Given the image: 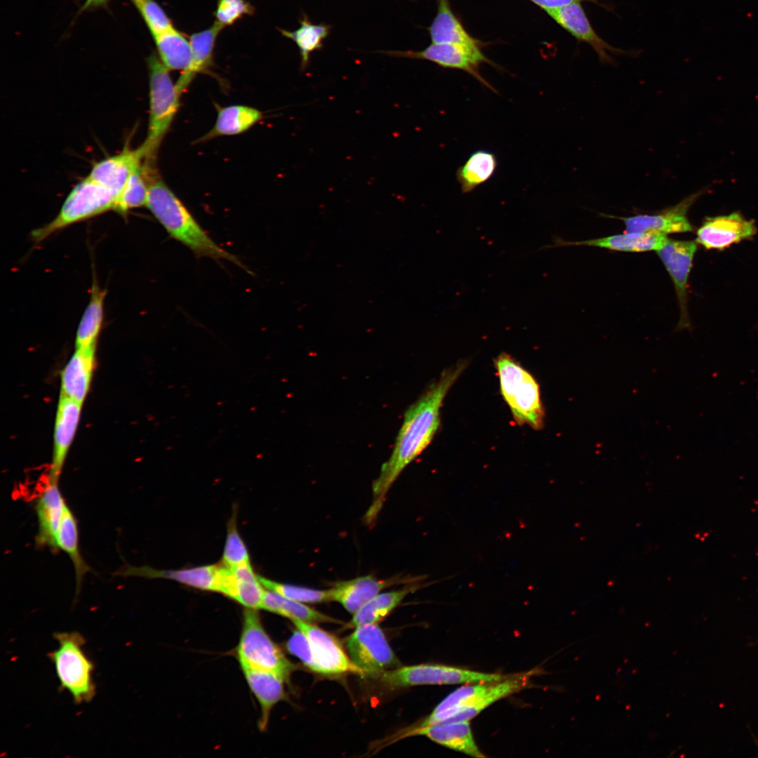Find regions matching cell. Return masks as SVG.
Masks as SVG:
<instances>
[{
    "mask_svg": "<svg viewBox=\"0 0 758 758\" xmlns=\"http://www.w3.org/2000/svg\"><path fill=\"white\" fill-rule=\"evenodd\" d=\"M510 674L486 673L440 664H420L383 672L377 677L391 688L496 681Z\"/></svg>",
    "mask_w": 758,
    "mask_h": 758,
    "instance_id": "cell-8",
    "label": "cell"
},
{
    "mask_svg": "<svg viewBox=\"0 0 758 758\" xmlns=\"http://www.w3.org/2000/svg\"><path fill=\"white\" fill-rule=\"evenodd\" d=\"M145 175L148 182L146 206L171 238L198 257L226 260L250 272L237 256L220 247L208 236L182 201L159 176L157 169L145 172Z\"/></svg>",
    "mask_w": 758,
    "mask_h": 758,
    "instance_id": "cell-2",
    "label": "cell"
},
{
    "mask_svg": "<svg viewBox=\"0 0 758 758\" xmlns=\"http://www.w3.org/2000/svg\"><path fill=\"white\" fill-rule=\"evenodd\" d=\"M418 588V584H413L406 585L400 590L379 593L354 613L347 626L355 628L365 624H377L394 609L409 593Z\"/></svg>",
    "mask_w": 758,
    "mask_h": 758,
    "instance_id": "cell-31",
    "label": "cell"
},
{
    "mask_svg": "<svg viewBox=\"0 0 758 758\" xmlns=\"http://www.w3.org/2000/svg\"><path fill=\"white\" fill-rule=\"evenodd\" d=\"M159 58L168 70H187L192 62L190 41L175 28L154 37Z\"/></svg>",
    "mask_w": 758,
    "mask_h": 758,
    "instance_id": "cell-30",
    "label": "cell"
},
{
    "mask_svg": "<svg viewBox=\"0 0 758 758\" xmlns=\"http://www.w3.org/2000/svg\"><path fill=\"white\" fill-rule=\"evenodd\" d=\"M117 198L111 190L87 176L69 192L56 217L32 230L31 238L40 243L60 230L114 210Z\"/></svg>",
    "mask_w": 758,
    "mask_h": 758,
    "instance_id": "cell-5",
    "label": "cell"
},
{
    "mask_svg": "<svg viewBox=\"0 0 758 758\" xmlns=\"http://www.w3.org/2000/svg\"><path fill=\"white\" fill-rule=\"evenodd\" d=\"M697 249L696 241L673 240L668 238L665 244L657 251L674 284L680 314L678 329L690 328L691 325L688 310L687 288L689 277Z\"/></svg>",
    "mask_w": 758,
    "mask_h": 758,
    "instance_id": "cell-11",
    "label": "cell"
},
{
    "mask_svg": "<svg viewBox=\"0 0 758 758\" xmlns=\"http://www.w3.org/2000/svg\"><path fill=\"white\" fill-rule=\"evenodd\" d=\"M147 65L149 116L147 136L140 147L144 155L143 164L155 167L159 149L179 109L180 95L168 69L157 55H149Z\"/></svg>",
    "mask_w": 758,
    "mask_h": 758,
    "instance_id": "cell-3",
    "label": "cell"
},
{
    "mask_svg": "<svg viewBox=\"0 0 758 758\" xmlns=\"http://www.w3.org/2000/svg\"><path fill=\"white\" fill-rule=\"evenodd\" d=\"M291 620L307 638L321 674L333 676L353 673L365 675L347 656L333 635L313 623L300 619Z\"/></svg>",
    "mask_w": 758,
    "mask_h": 758,
    "instance_id": "cell-12",
    "label": "cell"
},
{
    "mask_svg": "<svg viewBox=\"0 0 758 758\" xmlns=\"http://www.w3.org/2000/svg\"><path fill=\"white\" fill-rule=\"evenodd\" d=\"M222 561L229 567L250 563L249 553L237 528L234 516L229 523Z\"/></svg>",
    "mask_w": 758,
    "mask_h": 758,
    "instance_id": "cell-38",
    "label": "cell"
},
{
    "mask_svg": "<svg viewBox=\"0 0 758 758\" xmlns=\"http://www.w3.org/2000/svg\"><path fill=\"white\" fill-rule=\"evenodd\" d=\"M757 232L753 220L734 212L706 218L696 231V242L707 250L724 251L733 244L752 239Z\"/></svg>",
    "mask_w": 758,
    "mask_h": 758,
    "instance_id": "cell-13",
    "label": "cell"
},
{
    "mask_svg": "<svg viewBox=\"0 0 758 758\" xmlns=\"http://www.w3.org/2000/svg\"><path fill=\"white\" fill-rule=\"evenodd\" d=\"M81 404L60 394L54 430L52 463L48 477L58 481L79 420Z\"/></svg>",
    "mask_w": 758,
    "mask_h": 758,
    "instance_id": "cell-19",
    "label": "cell"
},
{
    "mask_svg": "<svg viewBox=\"0 0 758 758\" xmlns=\"http://www.w3.org/2000/svg\"><path fill=\"white\" fill-rule=\"evenodd\" d=\"M154 37L173 29L171 19L154 0H133Z\"/></svg>",
    "mask_w": 758,
    "mask_h": 758,
    "instance_id": "cell-39",
    "label": "cell"
},
{
    "mask_svg": "<svg viewBox=\"0 0 758 758\" xmlns=\"http://www.w3.org/2000/svg\"><path fill=\"white\" fill-rule=\"evenodd\" d=\"M494 364L501 394L515 422L540 430L544 425L545 412L536 379L507 353L500 354Z\"/></svg>",
    "mask_w": 758,
    "mask_h": 758,
    "instance_id": "cell-4",
    "label": "cell"
},
{
    "mask_svg": "<svg viewBox=\"0 0 758 758\" xmlns=\"http://www.w3.org/2000/svg\"><path fill=\"white\" fill-rule=\"evenodd\" d=\"M107 291L99 286L93 276L89 302L79 324L76 348L96 345L104 319V302Z\"/></svg>",
    "mask_w": 758,
    "mask_h": 758,
    "instance_id": "cell-29",
    "label": "cell"
},
{
    "mask_svg": "<svg viewBox=\"0 0 758 758\" xmlns=\"http://www.w3.org/2000/svg\"><path fill=\"white\" fill-rule=\"evenodd\" d=\"M241 667L249 687L260 705V726L264 729L271 709L284 696V683L286 679L272 671L247 665Z\"/></svg>",
    "mask_w": 758,
    "mask_h": 758,
    "instance_id": "cell-25",
    "label": "cell"
},
{
    "mask_svg": "<svg viewBox=\"0 0 758 758\" xmlns=\"http://www.w3.org/2000/svg\"><path fill=\"white\" fill-rule=\"evenodd\" d=\"M108 0H86L83 9L86 10L91 8H95L102 6L107 3Z\"/></svg>",
    "mask_w": 758,
    "mask_h": 758,
    "instance_id": "cell-43",
    "label": "cell"
},
{
    "mask_svg": "<svg viewBox=\"0 0 758 758\" xmlns=\"http://www.w3.org/2000/svg\"><path fill=\"white\" fill-rule=\"evenodd\" d=\"M263 114L259 109L243 105L218 107L213 127L196 142L210 140L220 136L243 133L260 121Z\"/></svg>",
    "mask_w": 758,
    "mask_h": 758,
    "instance_id": "cell-26",
    "label": "cell"
},
{
    "mask_svg": "<svg viewBox=\"0 0 758 758\" xmlns=\"http://www.w3.org/2000/svg\"><path fill=\"white\" fill-rule=\"evenodd\" d=\"M263 587L288 599L302 603H321L331 601L328 590H320L279 583L259 576Z\"/></svg>",
    "mask_w": 758,
    "mask_h": 758,
    "instance_id": "cell-37",
    "label": "cell"
},
{
    "mask_svg": "<svg viewBox=\"0 0 758 758\" xmlns=\"http://www.w3.org/2000/svg\"><path fill=\"white\" fill-rule=\"evenodd\" d=\"M432 42L478 46L453 13L448 0H438V11L429 28Z\"/></svg>",
    "mask_w": 758,
    "mask_h": 758,
    "instance_id": "cell-32",
    "label": "cell"
},
{
    "mask_svg": "<svg viewBox=\"0 0 758 758\" xmlns=\"http://www.w3.org/2000/svg\"><path fill=\"white\" fill-rule=\"evenodd\" d=\"M497 165L496 155L489 151L481 149L471 154L456 173L462 192H470L488 181L494 174Z\"/></svg>",
    "mask_w": 758,
    "mask_h": 758,
    "instance_id": "cell-33",
    "label": "cell"
},
{
    "mask_svg": "<svg viewBox=\"0 0 758 758\" xmlns=\"http://www.w3.org/2000/svg\"><path fill=\"white\" fill-rule=\"evenodd\" d=\"M96 345L76 348L61 375V394L80 404L88 392L95 367Z\"/></svg>",
    "mask_w": 758,
    "mask_h": 758,
    "instance_id": "cell-23",
    "label": "cell"
},
{
    "mask_svg": "<svg viewBox=\"0 0 758 758\" xmlns=\"http://www.w3.org/2000/svg\"><path fill=\"white\" fill-rule=\"evenodd\" d=\"M668 238L658 232H625L584 241H567L557 239L553 246H589L623 252L658 251Z\"/></svg>",
    "mask_w": 758,
    "mask_h": 758,
    "instance_id": "cell-24",
    "label": "cell"
},
{
    "mask_svg": "<svg viewBox=\"0 0 758 758\" xmlns=\"http://www.w3.org/2000/svg\"><path fill=\"white\" fill-rule=\"evenodd\" d=\"M57 547L71 559L75 572L76 592H79L85 575L91 571L82 557L79 545L78 521L72 510L66 505L56 538Z\"/></svg>",
    "mask_w": 758,
    "mask_h": 758,
    "instance_id": "cell-28",
    "label": "cell"
},
{
    "mask_svg": "<svg viewBox=\"0 0 758 758\" xmlns=\"http://www.w3.org/2000/svg\"><path fill=\"white\" fill-rule=\"evenodd\" d=\"M54 637L59 646L48 656L55 665L62 689L67 690L77 704L91 701L95 695L92 677L94 666L83 650L85 639L77 632H57Z\"/></svg>",
    "mask_w": 758,
    "mask_h": 758,
    "instance_id": "cell-6",
    "label": "cell"
},
{
    "mask_svg": "<svg viewBox=\"0 0 758 758\" xmlns=\"http://www.w3.org/2000/svg\"><path fill=\"white\" fill-rule=\"evenodd\" d=\"M404 579L406 578L378 579L371 575L364 576L337 582L328 592L331 601L339 602L347 611L354 614L381 590Z\"/></svg>",
    "mask_w": 758,
    "mask_h": 758,
    "instance_id": "cell-22",
    "label": "cell"
},
{
    "mask_svg": "<svg viewBox=\"0 0 758 758\" xmlns=\"http://www.w3.org/2000/svg\"><path fill=\"white\" fill-rule=\"evenodd\" d=\"M223 28L215 22L209 28L191 36L190 41L192 51V65L187 70L181 72L175 83L177 91L180 95L197 74L207 70L212 65L215 41Z\"/></svg>",
    "mask_w": 758,
    "mask_h": 758,
    "instance_id": "cell-27",
    "label": "cell"
},
{
    "mask_svg": "<svg viewBox=\"0 0 758 758\" xmlns=\"http://www.w3.org/2000/svg\"><path fill=\"white\" fill-rule=\"evenodd\" d=\"M300 23L295 30L281 29L279 31L297 45L300 53V68L303 70L309 65L311 53L323 47V42L328 36L331 27L324 23L314 24L306 15H303Z\"/></svg>",
    "mask_w": 758,
    "mask_h": 758,
    "instance_id": "cell-34",
    "label": "cell"
},
{
    "mask_svg": "<svg viewBox=\"0 0 758 758\" xmlns=\"http://www.w3.org/2000/svg\"><path fill=\"white\" fill-rule=\"evenodd\" d=\"M219 590L251 609H262L265 590L250 563L229 567L221 564Z\"/></svg>",
    "mask_w": 758,
    "mask_h": 758,
    "instance_id": "cell-18",
    "label": "cell"
},
{
    "mask_svg": "<svg viewBox=\"0 0 758 758\" xmlns=\"http://www.w3.org/2000/svg\"><path fill=\"white\" fill-rule=\"evenodd\" d=\"M545 11L576 39L590 44L602 62H611L612 59L608 52L623 53L608 44L596 34L580 3H573Z\"/></svg>",
    "mask_w": 758,
    "mask_h": 758,
    "instance_id": "cell-21",
    "label": "cell"
},
{
    "mask_svg": "<svg viewBox=\"0 0 758 758\" xmlns=\"http://www.w3.org/2000/svg\"><path fill=\"white\" fill-rule=\"evenodd\" d=\"M286 646L291 653L298 657L310 670L320 674L319 667L314 656L310 642L306 636L298 629L288 639Z\"/></svg>",
    "mask_w": 758,
    "mask_h": 758,
    "instance_id": "cell-41",
    "label": "cell"
},
{
    "mask_svg": "<svg viewBox=\"0 0 758 758\" xmlns=\"http://www.w3.org/2000/svg\"><path fill=\"white\" fill-rule=\"evenodd\" d=\"M413 736H425L434 743L473 757H486L475 742L469 721L409 727L396 735L394 740Z\"/></svg>",
    "mask_w": 758,
    "mask_h": 758,
    "instance_id": "cell-16",
    "label": "cell"
},
{
    "mask_svg": "<svg viewBox=\"0 0 758 758\" xmlns=\"http://www.w3.org/2000/svg\"><path fill=\"white\" fill-rule=\"evenodd\" d=\"M237 655L241 665L272 671L286 680L295 669L265 632L255 609L244 613Z\"/></svg>",
    "mask_w": 758,
    "mask_h": 758,
    "instance_id": "cell-7",
    "label": "cell"
},
{
    "mask_svg": "<svg viewBox=\"0 0 758 758\" xmlns=\"http://www.w3.org/2000/svg\"><path fill=\"white\" fill-rule=\"evenodd\" d=\"M66 505L58 481L47 477L46 485L34 504L38 524L34 537L36 547H47L54 552L58 551L56 538Z\"/></svg>",
    "mask_w": 758,
    "mask_h": 758,
    "instance_id": "cell-15",
    "label": "cell"
},
{
    "mask_svg": "<svg viewBox=\"0 0 758 758\" xmlns=\"http://www.w3.org/2000/svg\"><path fill=\"white\" fill-rule=\"evenodd\" d=\"M253 12V7L246 0H218L215 22L225 27Z\"/></svg>",
    "mask_w": 758,
    "mask_h": 758,
    "instance_id": "cell-40",
    "label": "cell"
},
{
    "mask_svg": "<svg viewBox=\"0 0 758 758\" xmlns=\"http://www.w3.org/2000/svg\"><path fill=\"white\" fill-rule=\"evenodd\" d=\"M536 4L543 8L545 11L548 9L557 8L564 6H566L573 3H580L581 1H593L596 2V0H531Z\"/></svg>",
    "mask_w": 758,
    "mask_h": 758,
    "instance_id": "cell-42",
    "label": "cell"
},
{
    "mask_svg": "<svg viewBox=\"0 0 758 758\" xmlns=\"http://www.w3.org/2000/svg\"><path fill=\"white\" fill-rule=\"evenodd\" d=\"M467 365L466 361H460L444 370L438 380L406 411L392 452L373 484V502L366 514L368 522L375 519L387 491L403 470L432 441L439 427L443 401Z\"/></svg>",
    "mask_w": 758,
    "mask_h": 758,
    "instance_id": "cell-1",
    "label": "cell"
},
{
    "mask_svg": "<svg viewBox=\"0 0 758 758\" xmlns=\"http://www.w3.org/2000/svg\"><path fill=\"white\" fill-rule=\"evenodd\" d=\"M701 192L691 194L674 206L651 214H636L629 217H616L623 221L626 232H658L667 235L693 231L687 213Z\"/></svg>",
    "mask_w": 758,
    "mask_h": 758,
    "instance_id": "cell-14",
    "label": "cell"
},
{
    "mask_svg": "<svg viewBox=\"0 0 758 758\" xmlns=\"http://www.w3.org/2000/svg\"><path fill=\"white\" fill-rule=\"evenodd\" d=\"M262 609L291 620L300 619L313 623L339 622L302 602L288 599L270 590L265 591Z\"/></svg>",
    "mask_w": 758,
    "mask_h": 758,
    "instance_id": "cell-35",
    "label": "cell"
},
{
    "mask_svg": "<svg viewBox=\"0 0 758 758\" xmlns=\"http://www.w3.org/2000/svg\"><path fill=\"white\" fill-rule=\"evenodd\" d=\"M380 53L392 57L427 60L443 67L463 70L484 86L496 93L495 88L479 74L480 65L488 62V60L481 53L479 46L432 43L428 47L419 51H386Z\"/></svg>",
    "mask_w": 758,
    "mask_h": 758,
    "instance_id": "cell-10",
    "label": "cell"
},
{
    "mask_svg": "<svg viewBox=\"0 0 758 758\" xmlns=\"http://www.w3.org/2000/svg\"><path fill=\"white\" fill-rule=\"evenodd\" d=\"M220 564L199 566L177 570H161L149 566L126 565L114 574L146 578H165L202 590L218 592Z\"/></svg>",
    "mask_w": 758,
    "mask_h": 758,
    "instance_id": "cell-17",
    "label": "cell"
},
{
    "mask_svg": "<svg viewBox=\"0 0 758 758\" xmlns=\"http://www.w3.org/2000/svg\"><path fill=\"white\" fill-rule=\"evenodd\" d=\"M143 160L140 147L135 149L125 147L119 154L95 163L88 176L119 197L130 175Z\"/></svg>",
    "mask_w": 758,
    "mask_h": 758,
    "instance_id": "cell-20",
    "label": "cell"
},
{
    "mask_svg": "<svg viewBox=\"0 0 758 758\" xmlns=\"http://www.w3.org/2000/svg\"><path fill=\"white\" fill-rule=\"evenodd\" d=\"M346 648L352 661L366 674L378 676L398 665L399 660L377 624L357 626Z\"/></svg>",
    "mask_w": 758,
    "mask_h": 758,
    "instance_id": "cell-9",
    "label": "cell"
},
{
    "mask_svg": "<svg viewBox=\"0 0 758 758\" xmlns=\"http://www.w3.org/2000/svg\"><path fill=\"white\" fill-rule=\"evenodd\" d=\"M147 195L148 182L142 164L128 179L117 200L114 211L124 215L131 209L146 206Z\"/></svg>",
    "mask_w": 758,
    "mask_h": 758,
    "instance_id": "cell-36",
    "label": "cell"
}]
</instances>
